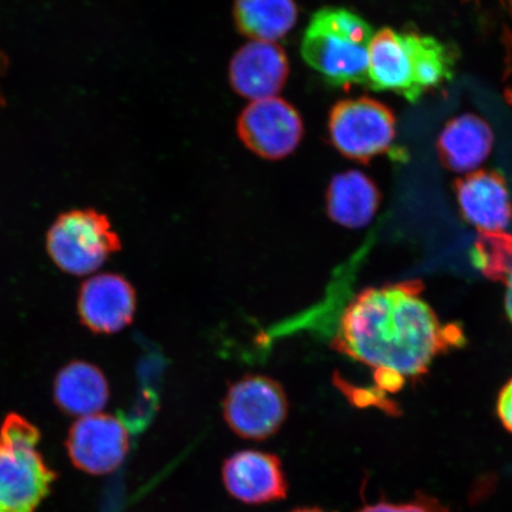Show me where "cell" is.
I'll use <instances>...</instances> for the list:
<instances>
[{"mask_svg": "<svg viewBox=\"0 0 512 512\" xmlns=\"http://www.w3.org/2000/svg\"><path fill=\"white\" fill-rule=\"evenodd\" d=\"M290 402L278 381L246 375L230 384L223 400V416L230 430L247 440L273 437L285 424Z\"/></svg>", "mask_w": 512, "mask_h": 512, "instance_id": "5b68a950", "label": "cell"}, {"mask_svg": "<svg viewBox=\"0 0 512 512\" xmlns=\"http://www.w3.org/2000/svg\"><path fill=\"white\" fill-rule=\"evenodd\" d=\"M380 202L379 188L368 176L356 170L334 176L326 191V213L332 221L345 228L368 226Z\"/></svg>", "mask_w": 512, "mask_h": 512, "instance_id": "9a60e30c", "label": "cell"}, {"mask_svg": "<svg viewBox=\"0 0 512 512\" xmlns=\"http://www.w3.org/2000/svg\"><path fill=\"white\" fill-rule=\"evenodd\" d=\"M368 86L374 91H393L415 104L412 64L402 34L384 28L373 36L369 46Z\"/></svg>", "mask_w": 512, "mask_h": 512, "instance_id": "4fadbf2b", "label": "cell"}, {"mask_svg": "<svg viewBox=\"0 0 512 512\" xmlns=\"http://www.w3.org/2000/svg\"><path fill=\"white\" fill-rule=\"evenodd\" d=\"M373 29L343 8H324L312 16L302 42L304 61L334 86L367 85Z\"/></svg>", "mask_w": 512, "mask_h": 512, "instance_id": "7a4b0ae2", "label": "cell"}, {"mask_svg": "<svg viewBox=\"0 0 512 512\" xmlns=\"http://www.w3.org/2000/svg\"><path fill=\"white\" fill-rule=\"evenodd\" d=\"M49 258L64 273L85 277L99 271L123 243L110 219L95 209L61 214L48 230Z\"/></svg>", "mask_w": 512, "mask_h": 512, "instance_id": "277c9868", "label": "cell"}, {"mask_svg": "<svg viewBox=\"0 0 512 512\" xmlns=\"http://www.w3.org/2000/svg\"><path fill=\"white\" fill-rule=\"evenodd\" d=\"M422 292L420 280L370 287L345 307L332 348L373 368L380 392H399L465 344L462 326L441 322Z\"/></svg>", "mask_w": 512, "mask_h": 512, "instance_id": "6da1fadb", "label": "cell"}, {"mask_svg": "<svg viewBox=\"0 0 512 512\" xmlns=\"http://www.w3.org/2000/svg\"><path fill=\"white\" fill-rule=\"evenodd\" d=\"M233 15L242 35L274 43L296 25L298 8L294 0H235Z\"/></svg>", "mask_w": 512, "mask_h": 512, "instance_id": "e0dca14e", "label": "cell"}, {"mask_svg": "<svg viewBox=\"0 0 512 512\" xmlns=\"http://www.w3.org/2000/svg\"><path fill=\"white\" fill-rule=\"evenodd\" d=\"M412 64L413 82L419 99L453 78L454 55L437 38L419 32L402 34Z\"/></svg>", "mask_w": 512, "mask_h": 512, "instance_id": "ac0fdd59", "label": "cell"}, {"mask_svg": "<svg viewBox=\"0 0 512 512\" xmlns=\"http://www.w3.org/2000/svg\"><path fill=\"white\" fill-rule=\"evenodd\" d=\"M471 258L486 278L505 286V310L512 322V235L480 233Z\"/></svg>", "mask_w": 512, "mask_h": 512, "instance_id": "d6986e66", "label": "cell"}, {"mask_svg": "<svg viewBox=\"0 0 512 512\" xmlns=\"http://www.w3.org/2000/svg\"><path fill=\"white\" fill-rule=\"evenodd\" d=\"M497 414L503 426L512 433V379L505 384L497 401Z\"/></svg>", "mask_w": 512, "mask_h": 512, "instance_id": "44dd1931", "label": "cell"}, {"mask_svg": "<svg viewBox=\"0 0 512 512\" xmlns=\"http://www.w3.org/2000/svg\"><path fill=\"white\" fill-rule=\"evenodd\" d=\"M395 125L394 113L370 98L339 101L329 117L332 144L343 156L361 163L389 151Z\"/></svg>", "mask_w": 512, "mask_h": 512, "instance_id": "8992f818", "label": "cell"}, {"mask_svg": "<svg viewBox=\"0 0 512 512\" xmlns=\"http://www.w3.org/2000/svg\"><path fill=\"white\" fill-rule=\"evenodd\" d=\"M238 134L241 142L256 156L283 159L302 142L303 120L296 108L273 96L253 101L242 111Z\"/></svg>", "mask_w": 512, "mask_h": 512, "instance_id": "52a82bcc", "label": "cell"}, {"mask_svg": "<svg viewBox=\"0 0 512 512\" xmlns=\"http://www.w3.org/2000/svg\"><path fill=\"white\" fill-rule=\"evenodd\" d=\"M494 133L475 114H463L448 121L441 132L437 150L441 163L453 172H471L490 155Z\"/></svg>", "mask_w": 512, "mask_h": 512, "instance_id": "5bb4252c", "label": "cell"}, {"mask_svg": "<svg viewBox=\"0 0 512 512\" xmlns=\"http://www.w3.org/2000/svg\"><path fill=\"white\" fill-rule=\"evenodd\" d=\"M41 434L24 416L11 413L0 427V512H35L56 473L37 445Z\"/></svg>", "mask_w": 512, "mask_h": 512, "instance_id": "3957f363", "label": "cell"}, {"mask_svg": "<svg viewBox=\"0 0 512 512\" xmlns=\"http://www.w3.org/2000/svg\"><path fill=\"white\" fill-rule=\"evenodd\" d=\"M288 74L287 55L272 42L247 43L236 51L229 67L234 91L253 101L273 98L284 88Z\"/></svg>", "mask_w": 512, "mask_h": 512, "instance_id": "8fae6325", "label": "cell"}, {"mask_svg": "<svg viewBox=\"0 0 512 512\" xmlns=\"http://www.w3.org/2000/svg\"><path fill=\"white\" fill-rule=\"evenodd\" d=\"M505 98H507L509 104L512 106V88L507 89V92H505Z\"/></svg>", "mask_w": 512, "mask_h": 512, "instance_id": "603a6c76", "label": "cell"}, {"mask_svg": "<svg viewBox=\"0 0 512 512\" xmlns=\"http://www.w3.org/2000/svg\"><path fill=\"white\" fill-rule=\"evenodd\" d=\"M222 480L228 494L241 503L261 505L284 501L288 483L277 454L242 450L224 460Z\"/></svg>", "mask_w": 512, "mask_h": 512, "instance_id": "9c48e42d", "label": "cell"}, {"mask_svg": "<svg viewBox=\"0 0 512 512\" xmlns=\"http://www.w3.org/2000/svg\"><path fill=\"white\" fill-rule=\"evenodd\" d=\"M358 512H448V510L437 499L420 495L411 503L392 504L381 502L367 505Z\"/></svg>", "mask_w": 512, "mask_h": 512, "instance_id": "ffe728a7", "label": "cell"}, {"mask_svg": "<svg viewBox=\"0 0 512 512\" xmlns=\"http://www.w3.org/2000/svg\"><path fill=\"white\" fill-rule=\"evenodd\" d=\"M291 512H332V511H328V510H325L322 508H317V507H303V508L294 509Z\"/></svg>", "mask_w": 512, "mask_h": 512, "instance_id": "7402d4cb", "label": "cell"}, {"mask_svg": "<svg viewBox=\"0 0 512 512\" xmlns=\"http://www.w3.org/2000/svg\"><path fill=\"white\" fill-rule=\"evenodd\" d=\"M454 187L460 213L480 233H502L510 226L511 198L507 181L499 172H471Z\"/></svg>", "mask_w": 512, "mask_h": 512, "instance_id": "7c38bea8", "label": "cell"}, {"mask_svg": "<svg viewBox=\"0 0 512 512\" xmlns=\"http://www.w3.org/2000/svg\"><path fill=\"white\" fill-rule=\"evenodd\" d=\"M136 311L137 292L123 275H94L80 288L79 317L94 334H118L133 322Z\"/></svg>", "mask_w": 512, "mask_h": 512, "instance_id": "30bf717a", "label": "cell"}, {"mask_svg": "<svg viewBox=\"0 0 512 512\" xmlns=\"http://www.w3.org/2000/svg\"><path fill=\"white\" fill-rule=\"evenodd\" d=\"M54 400L62 412L82 418L102 412L110 400V386L100 368L73 361L56 375Z\"/></svg>", "mask_w": 512, "mask_h": 512, "instance_id": "2e32d148", "label": "cell"}, {"mask_svg": "<svg viewBox=\"0 0 512 512\" xmlns=\"http://www.w3.org/2000/svg\"><path fill=\"white\" fill-rule=\"evenodd\" d=\"M130 437L124 422L98 413L82 416L70 427L67 451L79 470L89 475H108L124 463Z\"/></svg>", "mask_w": 512, "mask_h": 512, "instance_id": "ba28073f", "label": "cell"}]
</instances>
